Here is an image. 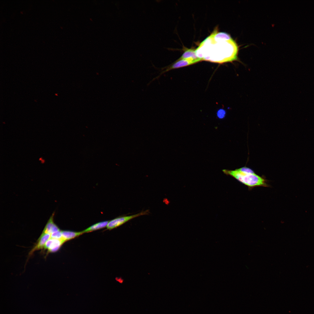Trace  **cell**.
Returning a JSON list of instances; mask_svg holds the SVG:
<instances>
[{
    "mask_svg": "<svg viewBox=\"0 0 314 314\" xmlns=\"http://www.w3.org/2000/svg\"><path fill=\"white\" fill-rule=\"evenodd\" d=\"M225 111L223 109H220L217 112V116L220 119L223 118L225 116Z\"/></svg>",
    "mask_w": 314,
    "mask_h": 314,
    "instance_id": "12",
    "label": "cell"
},
{
    "mask_svg": "<svg viewBox=\"0 0 314 314\" xmlns=\"http://www.w3.org/2000/svg\"><path fill=\"white\" fill-rule=\"evenodd\" d=\"M53 213L48 220L42 232L51 234L60 230L58 226L54 222Z\"/></svg>",
    "mask_w": 314,
    "mask_h": 314,
    "instance_id": "7",
    "label": "cell"
},
{
    "mask_svg": "<svg viewBox=\"0 0 314 314\" xmlns=\"http://www.w3.org/2000/svg\"><path fill=\"white\" fill-rule=\"evenodd\" d=\"M238 47L231 38H216L211 34L196 50L197 56L202 60L219 63L238 60Z\"/></svg>",
    "mask_w": 314,
    "mask_h": 314,
    "instance_id": "1",
    "label": "cell"
},
{
    "mask_svg": "<svg viewBox=\"0 0 314 314\" xmlns=\"http://www.w3.org/2000/svg\"><path fill=\"white\" fill-rule=\"evenodd\" d=\"M62 238L65 241L71 240L83 233L82 231L74 232L70 231H61Z\"/></svg>",
    "mask_w": 314,
    "mask_h": 314,
    "instance_id": "8",
    "label": "cell"
},
{
    "mask_svg": "<svg viewBox=\"0 0 314 314\" xmlns=\"http://www.w3.org/2000/svg\"><path fill=\"white\" fill-rule=\"evenodd\" d=\"M65 241L61 239L50 238L46 242L44 248L48 253H54L58 251Z\"/></svg>",
    "mask_w": 314,
    "mask_h": 314,
    "instance_id": "5",
    "label": "cell"
},
{
    "mask_svg": "<svg viewBox=\"0 0 314 314\" xmlns=\"http://www.w3.org/2000/svg\"><path fill=\"white\" fill-rule=\"evenodd\" d=\"M50 238V234L42 232L36 244L29 253V256L32 255L35 251L43 248L46 242Z\"/></svg>",
    "mask_w": 314,
    "mask_h": 314,
    "instance_id": "6",
    "label": "cell"
},
{
    "mask_svg": "<svg viewBox=\"0 0 314 314\" xmlns=\"http://www.w3.org/2000/svg\"><path fill=\"white\" fill-rule=\"evenodd\" d=\"M223 171L251 189L256 187H268L269 185L264 178L256 174L250 168L243 167L235 170H223Z\"/></svg>",
    "mask_w": 314,
    "mask_h": 314,
    "instance_id": "2",
    "label": "cell"
},
{
    "mask_svg": "<svg viewBox=\"0 0 314 314\" xmlns=\"http://www.w3.org/2000/svg\"><path fill=\"white\" fill-rule=\"evenodd\" d=\"M109 221H106L96 223L83 231V233L91 232L103 228L107 226Z\"/></svg>",
    "mask_w": 314,
    "mask_h": 314,
    "instance_id": "9",
    "label": "cell"
},
{
    "mask_svg": "<svg viewBox=\"0 0 314 314\" xmlns=\"http://www.w3.org/2000/svg\"><path fill=\"white\" fill-rule=\"evenodd\" d=\"M201 61H202V60L200 58L197 59L189 58L177 60L170 65L160 69H159L160 73L157 76L153 79L151 82L155 80L158 79L162 75L171 70L189 65Z\"/></svg>",
    "mask_w": 314,
    "mask_h": 314,
    "instance_id": "3",
    "label": "cell"
},
{
    "mask_svg": "<svg viewBox=\"0 0 314 314\" xmlns=\"http://www.w3.org/2000/svg\"><path fill=\"white\" fill-rule=\"evenodd\" d=\"M51 238L56 239L62 238L61 231H59L52 233L51 234Z\"/></svg>",
    "mask_w": 314,
    "mask_h": 314,
    "instance_id": "11",
    "label": "cell"
},
{
    "mask_svg": "<svg viewBox=\"0 0 314 314\" xmlns=\"http://www.w3.org/2000/svg\"><path fill=\"white\" fill-rule=\"evenodd\" d=\"M195 51V49H186L181 56L177 60L189 58L197 59L199 58L197 56Z\"/></svg>",
    "mask_w": 314,
    "mask_h": 314,
    "instance_id": "10",
    "label": "cell"
},
{
    "mask_svg": "<svg viewBox=\"0 0 314 314\" xmlns=\"http://www.w3.org/2000/svg\"><path fill=\"white\" fill-rule=\"evenodd\" d=\"M149 213V210H146L133 215L118 217L110 221L106 227L108 229H113L121 226L134 218L140 216L148 215Z\"/></svg>",
    "mask_w": 314,
    "mask_h": 314,
    "instance_id": "4",
    "label": "cell"
}]
</instances>
